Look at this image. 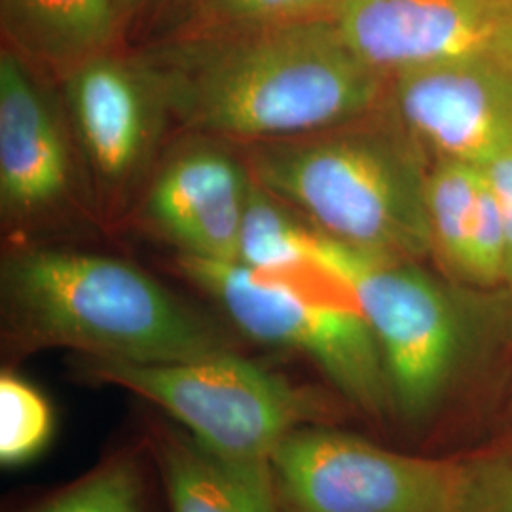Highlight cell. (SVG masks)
<instances>
[{
    "instance_id": "obj_1",
    "label": "cell",
    "mask_w": 512,
    "mask_h": 512,
    "mask_svg": "<svg viewBox=\"0 0 512 512\" xmlns=\"http://www.w3.org/2000/svg\"><path fill=\"white\" fill-rule=\"evenodd\" d=\"M139 54L171 124L247 147L363 122L382 112L389 88L334 19L165 40Z\"/></svg>"
},
{
    "instance_id": "obj_2",
    "label": "cell",
    "mask_w": 512,
    "mask_h": 512,
    "mask_svg": "<svg viewBox=\"0 0 512 512\" xmlns=\"http://www.w3.org/2000/svg\"><path fill=\"white\" fill-rule=\"evenodd\" d=\"M2 310L21 351L71 348L126 363H181L230 351L217 325L135 264L21 247L2 262Z\"/></svg>"
},
{
    "instance_id": "obj_3",
    "label": "cell",
    "mask_w": 512,
    "mask_h": 512,
    "mask_svg": "<svg viewBox=\"0 0 512 512\" xmlns=\"http://www.w3.org/2000/svg\"><path fill=\"white\" fill-rule=\"evenodd\" d=\"M368 120L249 145L245 162L256 183L321 236L370 255L418 262L433 255L427 169L393 122L387 128Z\"/></svg>"
},
{
    "instance_id": "obj_4",
    "label": "cell",
    "mask_w": 512,
    "mask_h": 512,
    "mask_svg": "<svg viewBox=\"0 0 512 512\" xmlns=\"http://www.w3.org/2000/svg\"><path fill=\"white\" fill-rule=\"evenodd\" d=\"M82 372L160 406L205 450L255 473H274L272 459L281 442L329 412L315 393L232 349L152 365L84 357Z\"/></svg>"
},
{
    "instance_id": "obj_5",
    "label": "cell",
    "mask_w": 512,
    "mask_h": 512,
    "mask_svg": "<svg viewBox=\"0 0 512 512\" xmlns=\"http://www.w3.org/2000/svg\"><path fill=\"white\" fill-rule=\"evenodd\" d=\"M177 268L249 338L304 355L368 416L384 418L393 410L382 351L344 285L330 296L298 274H262L196 256L177 255Z\"/></svg>"
},
{
    "instance_id": "obj_6",
    "label": "cell",
    "mask_w": 512,
    "mask_h": 512,
    "mask_svg": "<svg viewBox=\"0 0 512 512\" xmlns=\"http://www.w3.org/2000/svg\"><path fill=\"white\" fill-rule=\"evenodd\" d=\"M315 266L338 279L365 315L384 357L393 410L406 421L431 416L465 355L456 300L416 260L363 253L319 232Z\"/></svg>"
},
{
    "instance_id": "obj_7",
    "label": "cell",
    "mask_w": 512,
    "mask_h": 512,
    "mask_svg": "<svg viewBox=\"0 0 512 512\" xmlns=\"http://www.w3.org/2000/svg\"><path fill=\"white\" fill-rule=\"evenodd\" d=\"M272 471L287 512H459L461 461L399 454L323 427L283 440Z\"/></svg>"
},
{
    "instance_id": "obj_8",
    "label": "cell",
    "mask_w": 512,
    "mask_h": 512,
    "mask_svg": "<svg viewBox=\"0 0 512 512\" xmlns=\"http://www.w3.org/2000/svg\"><path fill=\"white\" fill-rule=\"evenodd\" d=\"M59 82L95 203L116 215L145 183L171 124L162 92L141 54L122 48L80 63Z\"/></svg>"
},
{
    "instance_id": "obj_9",
    "label": "cell",
    "mask_w": 512,
    "mask_h": 512,
    "mask_svg": "<svg viewBox=\"0 0 512 512\" xmlns=\"http://www.w3.org/2000/svg\"><path fill=\"white\" fill-rule=\"evenodd\" d=\"M384 107L421 156L482 167L512 143V61L482 55L399 74Z\"/></svg>"
},
{
    "instance_id": "obj_10",
    "label": "cell",
    "mask_w": 512,
    "mask_h": 512,
    "mask_svg": "<svg viewBox=\"0 0 512 512\" xmlns=\"http://www.w3.org/2000/svg\"><path fill=\"white\" fill-rule=\"evenodd\" d=\"M509 0H348L334 19L353 54L391 80L501 55Z\"/></svg>"
},
{
    "instance_id": "obj_11",
    "label": "cell",
    "mask_w": 512,
    "mask_h": 512,
    "mask_svg": "<svg viewBox=\"0 0 512 512\" xmlns=\"http://www.w3.org/2000/svg\"><path fill=\"white\" fill-rule=\"evenodd\" d=\"M194 137L150 177L141 215L177 255L238 262L239 230L253 175L224 141Z\"/></svg>"
},
{
    "instance_id": "obj_12",
    "label": "cell",
    "mask_w": 512,
    "mask_h": 512,
    "mask_svg": "<svg viewBox=\"0 0 512 512\" xmlns=\"http://www.w3.org/2000/svg\"><path fill=\"white\" fill-rule=\"evenodd\" d=\"M71 135L38 73L8 48L0 54V209L10 226L52 219L74 196Z\"/></svg>"
},
{
    "instance_id": "obj_13",
    "label": "cell",
    "mask_w": 512,
    "mask_h": 512,
    "mask_svg": "<svg viewBox=\"0 0 512 512\" xmlns=\"http://www.w3.org/2000/svg\"><path fill=\"white\" fill-rule=\"evenodd\" d=\"M0 27L10 52L57 80L126 40L114 0H0Z\"/></svg>"
},
{
    "instance_id": "obj_14",
    "label": "cell",
    "mask_w": 512,
    "mask_h": 512,
    "mask_svg": "<svg viewBox=\"0 0 512 512\" xmlns=\"http://www.w3.org/2000/svg\"><path fill=\"white\" fill-rule=\"evenodd\" d=\"M171 512H279L274 473L239 469L177 433L156 439Z\"/></svg>"
},
{
    "instance_id": "obj_15",
    "label": "cell",
    "mask_w": 512,
    "mask_h": 512,
    "mask_svg": "<svg viewBox=\"0 0 512 512\" xmlns=\"http://www.w3.org/2000/svg\"><path fill=\"white\" fill-rule=\"evenodd\" d=\"M348 0H167L152 27L154 42L226 35L336 19Z\"/></svg>"
},
{
    "instance_id": "obj_16",
    "label": "cell",
    "mask_w": 512,
    "mask_h": 512,
    "mask_svg": "<svg viewBox=\"0 0 512 512\" xmlns=\"http://www.w3.org/2000/svg\"><path fill=\"white\" fill-rule=\"evenodd\" d=\"M317 232L253 179L239 230L238 262L262 274L313 272Z\"/></svg>"
},
{
    "instance_id": "obj_17",
    "label": "cell",
    "mask_w": 512,
    "mask_h": 512,
    "mask_svg": "<svg viewBox=\"0 0 512 512\" xmlns=\"http://www.w3.org/2000/svg\"><path fill=\"white\" fill-rule=\"evenodd\" d=\"M480 167L459 162H433L427 169L425 203L433 255L465 281L475 226Z\"/></svg>"
},
{
    "instance_id": "obj_18",
    "label": "cell",
    "mask_w": 512,
    "mask_h": 512,
    "mask_svg": "<svg viewBox=\"0 0 512 512\" xmlns=\"http://www.w3.org/2000/svg\"><path fill=\"white\" fill-rule=\"evenodd\" d=\"M52 435V410L33 385L12 372L0 378V458L4 465L33 458Z\"/></svg>"
},
{
    "instance_id": "obj_19",
    "label": "cell",
    "mask_w": 512,
    "mask_h": 512,
    "mask_svg": "<svg viewBox=\"0 0 512 512\" xmlns=\"http://www.w3.org/2000/svg\"><path fill=\"white\" fill-rule=\"evenodd\" d=\"M141 495L137 463L129 456H118L38 512H141Z\"/></svg>"
},
{
    "instance_id": "obj_20",
    "label": "cell",
    "mask_w": 512,
    "mask_h": 512,
    "mask_svg": "<svg viewBox=\"0 0 512 512\" xmlns=\"http://www.w3.org/2000/svg\"><path fill=\"white\" fill-rule=\"evenodd\" d=\"M465 281L478 287H497L501 283L507 285V232L499 205L484 175L480 181Z\"/></svg>"
},
{
    "instance_id": "obj_21",
    "label": "cell",
    "mask_w": 512,
    "mask_h": 512,
    "mask_svg": "<svg viewBox=\"0 0 512 512\" xmlns=\"http://www.w3.org/2000/svg\"><path fill=\"white\" fill-rule=\"evenodd\" d=\"M459 512H512V450L461 461Z\"/></svg>"
},
{
    "instance_id": "obj_22",
    "label": "cell",
    "mask_w": 512,
    "mask_h": 512,
    "mask_svg": "<svg viewBox=\"0 0 512 512\" xmlns=\"http://www.w3.org/2000/svg\"><path fill=\"white\" fill-rule=\"evenodd\" d=\"M499 205L507 232V285L512 287V143L480 167Z\"/></svg>"
},
{
    "instance_id": "obj_23",
    "label": "cell",
    "mask_w": 512,
    "mask_h": 512,
    "mask_svg": "<svg viewBox=\"0 0 512 512\" xmlns=\"http://www.w3.org/2000/svg\"><path fill=\"white\" fill-rule=\"evenodd\" d=\"M114 2L124 27V35L128 38L131 29L143 27L145 21L156 18L167 0H114Z\"/></svg>"
},
{
    "instance_id": "obj_24",
    "label": "cell",
    "mask_w": 512,
    "mask_h": 512,
    "mask_svg": "<svg viewBox=\"0 0 512 512\" xmlns=\"http://www.w3.org/2000/svg\"><path fill=\"white\" fill-rule=\"evenodd\" d=\"M501 55L512 61V0H509V12H507V21L503 29V38H501Z\"/></svg>"
}]
</instances>
